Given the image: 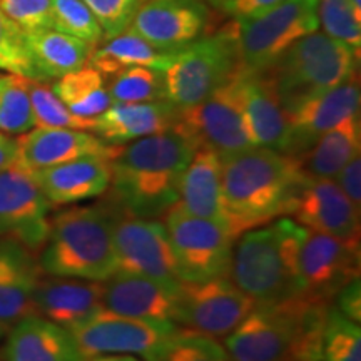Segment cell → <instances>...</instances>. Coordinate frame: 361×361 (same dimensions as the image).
Segmentation results:
<instances>
[{
    "label": "cell",
    "mask_w": 361,
    "mask_h": 361,
    "mask_svg": "<svg viewBox=\"0 0 361 361\" xmlns=\"http://www.w3.org/2000/svg\"><path fill=\"white\" fill-rule=\"evenodd\" d=\"M336 184L346 197L360 209L361 202V159L356 156L336 174Z\"/></svg>",
    "instance_id": "obj_43"
},
{
    "label": "cell",
    "mask_w": 361,
    "mask_h": 361,
    "mask_svg": "<svg viewBox=\"0 0 361 361\" xmlns=\"http://www.w3.org/2000/svg\"><path fill=\"white\" fill-rule=\"evenodd\" d=\"M229 276L179 284L176 323L213 338H226L255 308Z\"/></svg>",
    "instance_id": "obj_14"
},
{
    "label": "cell",
    "mask_w": 361,
    "mask_h": 361,
    "mask_svg": "<svg viewBox=\"0 0 361 361\" xmlns=\"http://www.w3.org/2000/svg\"><path fill=\"white\" fill-rule=\"evenodd\" d=\"M241 107L247 137L252 147L286 151L290 121L278 101L273 84L264 71H250L241 66L238 72Z\"/></svg>",
    "instance_id": "obj_19"
},
{
    "label": "cell",
    "mask_w": 361,
    "mask_h": 361,
    "mask_svg": "<svg viewBox=\"0 0 361 361\" xmlns=\"http://www.w3.org/2000/svg\"><path fill=\"white\" fill-rule=\"evenodd\" d=\"M102 27L104 39L116 37L129 29L146 0H82Z\"/></svg>",
    "instance_id": "obj_40"
},
{
    "label": "cell",
    "mask_w": 361,
    "mask_h": 361,
    "mask_svg": "<svg viewBox=\"0 0 361 361\" xmlns=\"http://www.w3.org/2000/svg\"><path fill=\"white\" fill-rule=\"evenodd\" d=\"M32 176L51 204H78L94 200L111 186L109 159L101 156H85L32 171Z\"/></svg>",
    "instance_id": "obj_22"
},
{
    "label": "cell",
    "mask_w": 361,
    "mask_h": 361,
    "mask_svg": "<svg viewBox=\"0 0 361 361\" xmlns=\"http://www.w3.org/2000/svg\"><path fill=\"white\" fill-rule=\"evenodd\" d=\"M360 146L361 124L358 112L324 133L300 161V166L311 179H335L353 157L360 156Z\"/></svg>",
    "instance_id": "obj_29"
},
{
    "label": "cell",
    "mask_w": 361,
    "mask_h": 361,
    "mask_svg": "<svg viewBox=\"0 0 361 361\" xmlns=\"http://www.w3.org/2000/svg\"><path fill=\"white\" fill-rule=\"evenodd\" d=\"M295 271L301 296L331 305L336 293L360 276V246L298 223Z\"/></svg>",
    "instance_id": "obj_11"
},
{
    "label": "cell",
    "mask_w": 361,
    "mask_h": 361,
    "mask_svg": "<svg viewBox=\"0 0 361 361\" xmlns=\"http://www.w3.org/2000/svg\"><path fill=\"white\" fill-rule=\"evenodd\" d=\"M146 361H229V356L216 338L188 328L178 329Z\"/></svg>",
    "instance_id": "obj_34"
},
{
    "label": "cell",
    "mask_w": 361,
    "mask_h": 361,
    "mask_svg": "<svg viewBox=\"0 0 361 361\" xmlns=\"http://www.w3.org/2000/svg\"><path fill=\"white\" fill-rule=\"evenodd\" d=\"M107 90L112 102L134 104L164 99L161 71L146 66L128 67L117 72L107 79Z\"/></svg>",
    "instance_id": "obj_35"
},
{
    "label": "cell",
    "mask_w": 361,
    "mask_h": 361,
    "mask_svg": "<svg viewBox=\"0 0 361 361\" xmlns=\"http://www.w3.org/2000/svg\"><path fill=\"white\" fill-rule=\"evenodd\" d=\"M319 0H281L250 19H236L241 66L268 71L296 40L319 29Z\"/></svg>",
    "instance_id": "obj_8"
},
{
    "label": "cell",
    "mask_w": 361,
    "mask_h": 361,
    "mask_svg": "<svg viewBox=\"0 0 361 361\" xmlns=\"http://www.w3.org/2000/svg\"><path fill=\"white\" fill-rule=\"evenodd\" d=\"M281 0H226L223 11L236 19H250L269 11Z\"/></svg>",
    "instance_id": "obj_44"
},
{
    "label": "cell",
    "mask_w": 361,
    "mask_h": 361,
    "mask_svg": "<svg viewBox=\"0 0 361 361\" xmlns=\"http://www.w3.org/2000/svg\"><path fill=\"white\" fill-rule=\"evenodd\" d=\"M29 96L37 128L92 130L94 121L72 114L45 80H29Z\"/></svg>",
    "instance_id": "obj_36"
},
{
    "label": "cell",
    "mask_w": 361,
    "mask_h": 361,
    "mask_svg": "<svg viewBox=\"0 0 361 361\" xmlns=\"http://www.w3.org/2000/svg\"><path fill=\"white\" fill-rule=\"evenodd\" d=\"M178 204L188 213L224 224L221 157L218 152L197 147L179 180Z\"/></svg>",
    "instance_id": "obj_27"
},
{
    "label": "cell",
    "mask_w": 361,
    "mask_h": 361,
    "mask_svg": "<svg viewBox=\"0 0 361 361\" xmlns=\"http://www.w3.org/2000/svg\"><path fill=\"white\" fill-rule=\"evenodd\" d=\"M238 72L204 101L180 109L173 129L196 147L211 149L219 156L252 147L243 117Z\"/></svg>",
    "instance_id": "obj_12"
},
{
    "label": "cell",
    "mask_w": 361,
    "mask_h": 361,
    "mask_svg": "<svg viewBox=\"0 0 361 361\" xmlns=\"http://www.w3.org/2000/svg\"><path fill=\"white\" fill-rule=\"evenodd\" d=\"M318 17L324 34L360 52L361 19L355 16L348 0H319Z\"/></svg>",
    "instance_id": "obj_38"
},
{
    "label": "cell",
    "mask_w": 361,
    "mask_h": 361,
    "mask_svg": "<svg viewBox=\"0 0 361 361\" xmlns=\"http://www.w3.org/2000/svg\"><path fill=\"white\" fill-rule=\"evenodd\" d=\"M351 8H353L355 16L358 17V19H361V0H348Z\"/></svg>",
    "instance_id": "obj_47"
},
{
    "label": "cell",
    "mask_w": 361,
    "mask_h": 361,
    "mask_svg": "<svg viewBox=\"0 0 361 361\" xmlns=\"http://www.w3.org/2000/svg\"><path fill=\"white\" fill-rule=\"evenodd\" d=\"M116 202L75 206L51 219L39 268L49 276L104 283L117 271L114 238Z\"/></svg>",
    "instance_id": "obj_3"
},
{
    "label": "cell",
    "mask_w": 361,
    "mask_h": 361,
    "mask_svg": "<svg viewBox=\"0 0 361 361\" xmlns=\"http://www.w3.org/2000/svg\"><path fill=\"white\" fill-rule=\"evenodd\" d=\"M4 361H80L69 329L37 313L13 323L2 350Z\"/></svg>",
    "instance_id": "obj_26"
},
{
    "label": "cell",
    "mask_w": 361,
    "mask_h": 361,
    "mask_svg": "<svg viewBox=\"0 0 361 361\" xmlns=\"http://www.w3.org/2000/svg\"><path fill=\"white\" fill-rule=\"evenodd\" d=\"M51 202L32 171L12 164L0 171V238H12L30 251L42 250L51 231Z\"/></svg>",
    "instance_id": "obj_15"
},
{
    "label": "cell",
    "mask_w": 361,
    "mask_h": 361,
    "mask_svg": "<svg viewBox=\"0 0 361 361\" xmlns=\"http://www.w3.org/2000/svg\"><path fill=\"white\" fill-rule=\"evenodd\" d=\"M360 112L358 74L298 106L288 114L290 135L284 154L301 161L324 133L333 129L346 117Z\"/></svg>",
    "instance_id": "obj_18"
},
{
    "label": "cell",
    "mask_w": 361,
    "mask_h": 361,
    "mask_svg": "<svg viewBox=\"0 0 361 361\" xmlns=\"http://www.w3.org/2000/svg\"><path fill=\"white\" fill-rule=\"evenodd\" d=\"M290 216L305 228L329 234L350 246H360V209L333 179L306 176Z\"/></svg>",
    "instance_id": "obj_17"
},
{
    "label": "cell",
    "mask_w": 361,
    "mask_h": 361,
    "mask_svg": "<svg viewBox=\"0 0 361 361\" xmlns=\"http://www.w3.org/2000/svg\"><path fill=\"white\" fill-rule=\"evenodd\" d=\"M164 216L180 281L200 283L228 276L234 238L224 224L188 213L178 202Z\"/></svg>",
    "instance_id": "obj_9"
},
{
    "label": "cell",
    "mask_w": 361,
    "mask_h": 361,
    "mask_svg": "<svg viewBox=\"0 0 361 361\" xmlns=\"http://www.w3.org/2000/svg\"><path fill=\"white\" fill-rule=\"evenodd\" d=\"M102 291L101 281L57 276L39 279L34 293L35 313L71 329L102 310Z\"/></svg>",
    "instance_id": "obj_24"
},
{
    "label": "cell",
    "mask_w": 361,
    "mask_h": 361,
    "mask_svg": "<svg viewBox=\"0 0 361 361\" xmlns=\"http://www.w3.org/2000/svg\"><path fill=\"white\" fill-rule=\"evenodd\" d=\"M0 8L25 34L52 29V0H0Z\"/></svg>",
    "instance_id": "obj_41"
},
{
    "label": "cell",
    "mask_w": 361,
    "mask_h": 361,
    "mask_svg": "<svg viewBox=\"0 0 361 361\" xmlns=\"http://www.w3.org/2000/svg\"><path fill=\"white\" fill-rule=\"evenodd\" d=\"M6 333H7V326H6V324L0 323V340H2V338H4V335H6Z\"/></svg>",
    "instance_id": "obj_48"
},
{
    "label": "cell",
    "mask_w": 361,
    "mask_h": 361,
    "mask_svg": "<svg viewBox=\"0 0 361 361\" xmlns=\"http://www.w3.org/2000/svg\"><path fill=\"white\" fill-rule=\"evenodd\" d=\"M102 310L128 318L176 323L178 293L139 274L116 271L104 284Z\"/></svg>",
    "instance_id": "obj_21"
},
{
    "label": "cell",
    "mask_w": 361,
    "mask_h": 361,
    "mask_svg": "<svg viewBox=\"0 0 361 361\" xmlns=\"http://www.w3.org/2000/svg\"><path fill=\"white\" fill-rule=\"evenodd\" d=\"M219 157L224 226L234 239L290 216L306 179L300 161L268 147H247Z\"/></svg>",
    "instance_id": "obj_1"
},
{
    "label": "cell",
    "mask_w": 361,
    "mask_h": 361,
    "mask_svg": "<svg viewBox=\"0 0 361 361\" xmlns=\"http://www.w3.org/2000/svg\"><path fill=\"white\" fill-rule=\"evenodd\" d=\"M360 52L316 32L296 40L264 71L286 116L298 106L358 74Z\"/></svg>",
    "instance_id": "obj_6"
},
{
    "label": "cell",
    "mask_w": 361,
    "mask_h": 361,
    "mask_svg": "<svg viewBox=\"0 0 361 361\" xmlns=\"http://www.w3.org/2000/svg\"><path fill=\"white\" fill-rule=\"evenodd\" d=\"M298 223L279 218L239 236L228 276L255 303H279L301 296L295 271Z\"/></svg>",
    "instance_id": "obj_5"
},
{
    "label": "cell",
    "mask_w": 361,
    "mask_h": 361,
    "mask_svg": "<svg viewBox=\"0 0 361 361\" xmlns=\"http://www.w3.org/2000/svg\"><path fill=\"white\" fill-rule=\"evenodd\" d=\"M241 67L236 20L171 52L161 69L164 99L188 109L228 82Z\"/></svg>",
    "instance_id": "obj_7"
},
{
    "label": "cell",
    "mask_w": 361,
    "mask_h": 361,
    "mask_svg": "<svg viewBox=\"0 0 361 361\" xmlns=\"http://www.w3.org/2000/svg\"><path fill=\"white\" fill-rule=\"evenodd\" d=\"M52 29L94 47L104 40L102 27L82 0H52Z\"/></svg>",
    "instance_id": "obj_37"
},
{
    "label": "cell",
    "mask_w": 361,
    "mask_h": 361,
    "mask_svg": "<svg viewBox=\"0 0 361 361\" xmlns=\"http://www.w3.org/2000/svg\"><path fill=\"white\" fill-rule=\"evenodd\" d=\"M196 146L176 129L114 146L111 197L126 213L159 218L179 200V180Z\"/></svg>",
    "instance_id": "obj_2"
},
{
    "label": "cell",
    "mask_w": 361,
    "mask_h": 361,
    "mask_svg": "<svg viewBox=\"0 0 361 361\" xmlns=\"http://www.w3.org/2000/svg\"><path fill=\"white\" fill-rule=\"evenodd\" d=\"M17 162V139L0 133V171L11 168Z\"/></svg>",
    "instance_id": "obj_45"
},
{
    "label": "cell",
    "mask_w": 361,
    "mask_h": 361,
    "mask_svg": "<svg viewBox=\"0 0 361 361\" xmlns=\"http://www.w3.org/2000/svg\"><path fill=\"white\" fill-rule=\"evenodd\" d=\"M179 109L166 99L151 102H112L94 119L92 130L111 146H123L146 135L166 133L176 126Z\"/></svg>",
    "instance_id": "obj_23"
},
{
    "label": "cell",
    "mask_w": 361,
    "mask_h": 361,
    "mask_svg": "<svg viewBox=\"0 0 361 361\" xmlns=\"http://www.w3.org/2000/svg\"><path fill=\"white\" fill-rule=\"evenodd\" d=\"M80 361H141L130 355H99L92 358H82Z\"/></svg>",
    "instance_id": "obj_46"
},
{
    "label": "cell",
    "mask_w": 361,
    "mask_h": 361,
    "mask_svg": "<svg viewBox=\"0 0 361 361\" xmlns=\"http://www.w3.org/2000/svg\"><path fill=\"white\" fill-rule=\"evenodd\" d=\"M331 306L351 322H361V284L360 276L346 283L333 298Z\"/></svg>",
    "instance_id": "obj_42"
},
{
    "label": "cell",
    "mask_w": 361,
    "mask_h": 361,
    "mask_svg": "<svg viewBox=\"0 0 361 361\" xmlns=\"http://www.w3.org/2000/svg\"><path fill=\"white\" fill-rule=\"evenodd\" d=\"M52 90L72 114L82 119L94 121L112 104L107 80L90 66L59 78Z\"/></svg>",
    "instance_id": "obj_31"
},
{
    "label": "cell",
    "mask_w": 361,
    "mask_h": 361,
    "mask_svg": "<svg viewBox=\"0 0 361 361\" xmlns=\"http://www.w3.org/2000/svg\"><path fill=\"white\" fill-rule=\"evenodd\" d=\"M328 306L305 296L256 303L224 338L229 361H308L311 343Z\"/></svg>",
    "instance_id": "obj_4"
},
{
    "label": "cell",
    "mask_w": 361,
    "mask_h": 361,
    "mask_svg": "<svg viewBox=\"0 0 361 361\" xmlns=\"http://www.w3.org/2000/svg\"><path fill=\"white\" fill-rule=\"evenodd\" d=\"M112 151L114 146L106 144L89 130L35 128L17 137L16 164L29 171H37L85 156L109 159Z\"/></svg>",
    "instance_id": "obj_20"
},
{
    "label": "cell",
    "mask_w": 361,
    "mask_h": 361,
    "mask_svg": "<svg viewBox=\"0 0 361 361\" xmlns=\"http://www.w3.org/2000/svg\"><path fill=\"white\" fill-rule=\"evenodd\" d=\"M0 69L34 79L35 71L25 44V32L0 8Z\"/></svg>",
    "instance_id": "obj_39"
},
{
    "label": "cell",
    "mask_w": 361,
    "mask_h": 361,
    "mask_svg": "<svg viewBox=\"0 0 361 361\" xmlns=\"http://www.w3.org/2000/svg\"><path fill=\"white\" fill-rule=\"evenodd\" d=\"M178 324L161 319L128 318L99 310L69 329L82 358L99 355H141L149 358L178 331Z\"/></svg>",
    "instance_id": "obj_13"
},
{
    "label": "cell",
    "mask_w": 361,
    "mask_h": 361,
    "mask_svg": "<svg viewBox=\"0 0 361 361\" xmlns=\"http://www.w3.org/2000/svg\"><path fill=\"white\" fill-rule=\"evenodd\" d=\"M29 80L16 74L0 78V133L24 134L34 129Z\"/></svg>",
    "instance_id": "obj_33"
},
{
    "label": "cell",
    "mask_w": 361,
    "mask_h": 361,
    "mask_svg": "<svg viewBox=\"0 0 361 361\" xmlns=\"http://www.w3.org/2000/svg\"><path fill=\"white\" fill-rule=\"evenodd\" d=\"M35 80L59 79L89 64L94 45L54 29L25 34Z\"/></svg>",
    "instance_id": "obj_28"
},
{
    "label": "cell",
    "mask_w": 361,
    "mask_h": 361,
    "mask_svg": "<svg viewBox=\"0 0 361 361\" xmlns=\"http://www.w3.org/2000/svg\"><path fill=\"white\" fill-rule=\"evenodd\" d=\"M209 4L206 0H146L130 29L161 52H174L209 34Z\"/></svg>",
    "instance_id": "obj_16"
},
{
    "label": "cell",
    "mask_w": 361,
    "mask_h": 361,
    "mask_svg": "<svg viewBox=\"0 0 361 361\" xmlns=\"http://www.w3.org/2000/svg\"><path fill=\"white\" fill-rule=\"evenodd\" d=\"M169 54L171 52L157 51L129 27L123 34L106 39L101 45H96L90 54L87 66L101 72L104 79L107 80L128 67L146 66L161 71Z\"/></svg>",
    "instance_id": "obj_30"
},
{
    "label": "cell",
    "mask_w": 361,
    "mask_h": 361,
    "mask_svg": "<svg viewBox=\"0 0 361 361\" xmlns=\"http://www.w3.org/2000/svg\"><path fill=\"white\" fill-rule=\"evenodd\" d=\"M112 238L117 271L149 278L178 293L183 281L164 223L126 213L116 202Z\"/></svg>",
    "instance_id": "obj_10"
},
{
    "label": "cell",
    "mask_w": 361,
    "mask_h": 361,
    "mask_svg": "<svg viewBox=\"0 0 361 361\" xmlns=\"http://www.w3.org/2000/svg\"><path fill=\"white\" fill-rule=\"evenodd\" d=\"M308 361H361L360 323L329 305L311 343Z\"/></svg>",
    "instance_id": "obj_32"
},
{
    "label": "cell",
    "mask_w": 361,
    "mask_h": 361,
    "mask_svg": "<svg viewBox=\"0 0 361 361\" xmlns=\"http://www.w3.org/2000/svg\"><path fill=\"white\" fill-rule=\"evenodd\" d=\"M40 268L32 251L12 238H0V323L13 324L35 313L34 293Z\"/></svg>",
    "instance_id": "obj_25"
}]
</instances>
